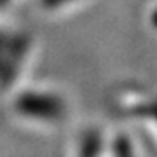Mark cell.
Instances as JSON below:
<instances>
[{
    "label": "cell",
    "instance_id": "obj_2",
    "mask_svg": "<svg viewBox=\"0 0 157 157\" xmlns=\"http://www.w3.org/2000/svg\"><path fill=\"white\" fill-rule=\"evenodd\" d=\"M82 0H39V6L44 9L45 12H56L67 7H72Z\"/></svg>",
    "mask_w": 157,
    "mask_h": 157
},
{
    "label": "cell",
    "instance_id": "obj_1",
    "mask_svg": "<svg viewBox=\"0 0 157 157\" xmlns=\"http://www.w3.org/2000/svg\"><path fill=\"white\" fill-rule=\"evenodd\" d=\"M32 47L28 32L14 26L0 28V82H7L16 75Z\"/></svg>",
    "mask_w": 157,
    "mask_h": 157
},
{
    "label": "cell",
    "instance_id": "obj_3",
    "mask_svg": "<svg viewBox=\"0 0 157 157\" xmlns=\"http://www.w3.org/2000/svg\"><path fill=\"white\" fill-rule=\"evenodd\" d=\"M11 2H12V0H0V11H2L4 7H7L9 4H11Z\"/></svg>",
    "mask_w": 157,
    "mask_h": 157
}]
</instances>
